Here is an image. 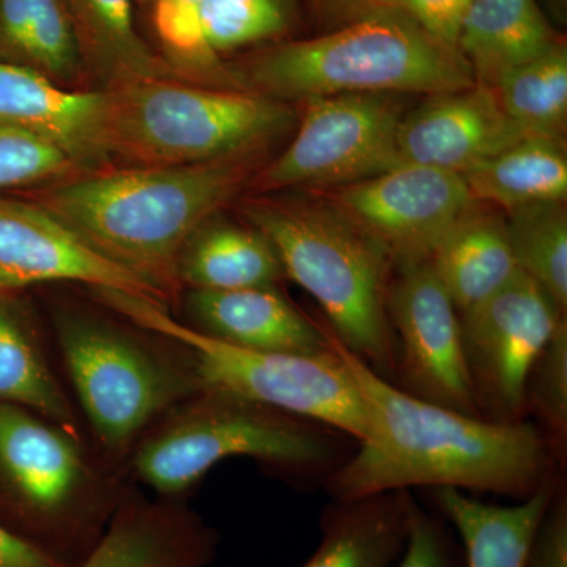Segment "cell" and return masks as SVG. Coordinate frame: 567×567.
I'll list each match as a JSON object with an SVG mask.
<instances>
[{
	"label": "cell",
	"mask_w": 567,
	"mask_h": 567,
	"mask_svg": "<svg viewBox=\"0 0 567 567\" xmlns=\"http://www.w3.org/2000/svg\"><path fill=\"white\" fill-rule=\"evenodd\" d=\"M374 413L377 440L330 477L334 499H357L412 487H451L524 499L550 477L557 451L527 421L499 423L424 401L377 374L328 328Z\"/></svg>",
	"instance_id": "1"
},
{
	"label": "cell",
	"mask_w": 567,
	"mask_h": 567,
	"mask_svg": "<svg viewBox=\"0 0 567 567\" xmlns=\"http://www.w3.org/2000/svg\"><path fill=\"white\" fill-rule=\"evenodd\" d=\"M265 152L173 167L111 166L52 182L37 196L112 262L155 287H178L177 259L197 227L249 188Z\"/></svg>",
	"instance_id": "2"
},
{
	"label": "cell",
	"mask_w": 567,
	"mask_h": 567,
	"mask_svg": "<svg viewBox=\"0 0 567 567\" xmlns=\"http://www.w3.org/2000/svg\"><path fill=\"white\" fill-rule=\"evenodd\" d=\"M245 91L281 102L334 95H440L476 84L461 52L395 10L374 9L316 39L233 65Z\"/></svg>",
	"instance_id": "3"
},
{
	"label": "cell",
	"mask_w": 567,
	"mask_h": 567,
	"mask_svg": "<svg viewBox=\"0 0 567 567\" xmlns=\"http://www.w3.org/2000/svg\"><path fill=\"white\" fill-rule=\"evenodd\" d=\"M240 213L274 246L284 275L320 305L338 341L377 374L393 377L398 353L386 305L393 260L385 248L322 196L259 194Z\"/></svg>",
	"instance_id": "4"
},
{
	"label": "cell",
	"mask_w": 567,
	"mask_h": 567,
	"mask_svg": "<svg viewBox=\"0 0 567 567\" xmlns=\"http://www.w3.org/2000/svg\"><path fill=\"white\" fill-rule=\"evenodd\" d=\"M93 292L130 322L183 347L196 390L324 425L353 436L360 445L375 443L374 413L331 342L322 353L257 352L178 322L163 301L147 295Z\"/></svg>",
	"instance_id": "5"
},
{
	"label": "cell",
	"mask_w": 567,
	"mask_h": 567,
	"mask_svg": "<svg viewBox=\"0 0 567 567\" xmlns=\"http://www.w3.org/2000/svg\"><path fill=\"white\" fill-rule=\"evenodd\" d=\"M112 166H192L265 152L289 132V103L241 89L147 80L107 89Z\"/></svg>",
	"instance_id": "6"
},
{
	"label": "cell",
	"mask_w": 567,
	"mask_h": 567,
	"mask_svg": "<svg viewBox=\"0 0 567 567\" xmlns=\"http://www.w3.org/2000/svg\"><path fill=\"white\" fill-rule=\"evenodd\" d=\"M336 451L333 432L320 424L204 393L199 402L145 440L134 457V470L159 494L177 495L226 458L252 457L308 468L333 461Z\"/></svg>",
	"instance_id": "7"
},
{
	"label": "cell",
	"mask_w": 567,
	"mask_h": 567,
	"mask_svg": "<svg viewBox=\"0 0 567 567\" xmlns=\"http://www.w3.org/2000/svg\"><path fill=\"white\" fill-rule=\"evenodd\" d=\"M399 95H334L305 100L292 142L264 164L249 188L257 194L287 189H333L399 166Z\"/></svg>",
	"instance_id": "8"
},
{
	"label": "cell",
	"mask_w": 567,
	"mask_h": 567,
	"mask_svg": "<svg viewBox=\"0 0 567 567\" xmlns=\"http://www.w3.org/2000/svg\"><path fill=\"white\" fill-rule=\"evenodd\" d=\"M58 339L82 409L112 450L130 445L193 386L132 336L91 316L59 317Z\"/></svg>",
	"instance_id": "9"
},
{
	"label": "cell",
	"mask_w": 567,
	"mask_h": 567,
	"mask_svg": "<svg viewBox=\"0 0 567 567\" xmlns=\"http://www.w3.org/2000/svg\"><path fill=\"white\" fill-rule=\"evenodd\" d=\"M565 317L522 271L461 315L465 363L481 416L499 423L524 420L529 371Z\"/></svg>",
	"instance_id": "10"
},
{
	"label": "cell",
	"mask_w": 567,
	"mask_h": 567,
	"mask_svg": "<svg viewBox=\"0 0 567 567\" xmlns=\"http://www.w3.org/2000/svg\"><path fill=\"white\" fill-rule=\"evenodd\" d=\"M323 197L379 241L393 265L427 260L447 230L477 205L461 174L420 164L324 189Z\"/></svg>",
	"instance_id": "11"
},
{
	"label": "cell",
	"mask_w": 567,
	"mask_h": 567,
	"mask_svg": "<svg viewBox=\"0 0 567 567\" xmlns=\"http://www.w3.org/2000/svg\"><path fill=\"white\" fill-rule=\"evenodd\" d=\"M388 319L399 339L398 368L406 393L481 416L462 346L461 315L427 260L395 265ZM484 417V416H483Z\"/></svg>",
	"instance_id": "12"
},
{
	"label": "cell",
	"mask_w": 567,
	"mask_h": 567,
	"mask_svg": "<svg viewBox=\"0 0 567 567\" xmlns=\"http://www.w3.org/2000/svg\"><path fill=\"white\" fill-rule=\"evenodd\" d=\"M61 281L147 295L164 303L155 287L96 251L43 205L0 199V293Z\"/></svg>",
	"instance_id": "13"
},
{
	"label": "cell",
	"mask_w": 567,
	"mask_h": 567,
	"mask_svg": "<svg viewBox=\"0 0 567 567\" xmlns=\"http://www.w3.org/2000/svg\"><path fill=\"white\" fill-rule=\"evenodd\" d=\"M528 134L499 106L494 91L473 84L464 91L429 96L399 126L401 164L465 173Z\"/></svg>",
	"instance_id": "14"
},
{
	"label": "cell",
	"mask_w": 567,
	"mask_h": 567,
	"mask_svg": "<svg viewBox=\"0 0 567 567\" xmlns=\"http://www.w3.org/2000/svg\"><path fill=\"white\" fill-rule=\"evenodd\" d=\"M0 470L51 535L74 532L85 465L73 435L24 406L0 402Z\"/></svg>",
	"instance_id": "15"
},
{
	"label": "cell",
	"mask_w": 567,
	"mask_h": 567,
	"mask_svg": "<svg viewBox=\"0 0 567 567\" xmlns=\"http://www.w3.org/2000/svg\"><path fill=\"white\" fill-rule=\"evenodd\" d=\"M107 89L63 87L22 66L0 63V122L61 148L80 173L111 167Z\"/></svg>",
	"instance_id": "16"
},
{
	"label": "cell",
	"mask_w": 567,
	"mask_h": 567,
	"mask_svg": "<svg viewBox=\"0 0 567 567\" xmlns=\"http://www.w3.org/2000/svg\"><path fill=\"white\" fill-rule=\"evenodd\" d=\"M186 312L189 327L241 349L282 353L331 349L327 328L301 315L276 286L189 290Z\"/></svg>",
	"instance_id": "17"
},
{
	"label": "cell",
	"mask_w": 567,
	"mask_h": 567,
	"mask_svg": "<svg viewBox=\"0 0 567 567\" xmlns=\"http://www.w3.org/2000/svg\"><path fill=\"white\" fill-rule=\"evenodd\" d=\"M215 547V535L189 514L126 505L76 567H205Z\"/></svg>",
	"instance_id": "18"
},
{
	"label": "cell",
	"mask_w": 567,
	"mask_h": 567,
	"mask_svg": "<svg viewBox=\"0 0 567 567\" xmlns=\"http://www.w3.org/2000/svg\"><path fill=\"white\" fill-rule=\"evenodd\" d=\"M558 41L537 0H470L457 51L476 84L492 89L506 71L539 58Z\"/></svg>",
	"instance_id": "19"
},
{
	"label": "cell",
	"mask_w": 567,
	"mask_h": 567,
	"mask_svg": "<svg viewBox=\"0 0 567 567\" xmlns=\"http://www.w3.org/2000/svg\"><path fill=\"white\" fill-rule=\"evenodd\" d=\"M409 491L334 499L320 518L322 539L301 567H394L409 529Z\"/></svg>",
	"instance_id": "20"
},
{
	"label": "cell",
	"mask_w": 567,
	"mask_h": 567,
	"mask_svg": "<svg viewBox=\"0 0 567 567\" xmlns=\"http://www.w3.org/2000/svg\"><path fill=\"white\" fill-rule=\"evenodd\" d=\"M427 262L458 315L484 303L520 271L506 219L477 205L447 230Z\"/></svg>",
	"instance_id": "21"
},
{
	"label": "cell",
	"mask_w": 567,
	"mask_h": 567,
	"mask_svg": "<svg viewBox=\"0 0 567 567\" xmlns=\"http://www.w3.org/2000/svg\"><path fill=\"white\" fill-rule=\"evenodd\" d=\"M551 477L522 503L496 506L458 488H435V503L465 550V567H525L540 518L555 494Z\"/></svg>",
	"instance_id": "22"
},
{
	"label": "cell",
	"mask_w": 567,
	"mask_h": 567,
	"mask_svg": "<svg viewBox=\"0 0 567 567\" xmlns=\"http://www.w3.org/2000/svg\"><path fill=\"white\" fill-rule=\"evenodd\" d=\"M284 276L281 260L262 233L216 215L194 230L177 259L178 286L189 290L276 286Z\"/></svg>",
	"instance_id": "23"
},
{
	"label": "cell",
	"mask_w": 567,
	"mask_h": 567,
	"mask_svg": "<svg viewBox=\"0 0 567 567\" xmlns=\"http://www.w3.org/2000/svg\"><path fill=\"white\" fill-rule=\"evenodd\" d=\"M85 71L102 89L136 81H182L152 50L134 22L133 0H65Z\"/></svg>",
	"instance_id": "24"
},
{
	"label": "cell",
	"mask_w": 567,
	"mask_h": 567,
	"mask_svg": "<svg viewBox=\"0 0 567 567\" xmlns=\"http://www.w3.org/2000/svg\"><path fill=\"white\" fill-rule=\"evenodd\" d=\"M0 63L76 89L87 71L65 0H0Z\"/></svg>",
	"instance_id": "25"
},
{
	"label": "cell",
	"mask_w": 567,
	"mask_h": 567,
	"mask_svg": "<svg viewBox=\"0 0 567 567\" xmlns=\"http://www.w3.org/2000/svg\"><path fill=\"white\" fill-rule=\"evenodd\" d=\"M461 175L477 203L507 213L529 205L566 203L565 141L528 136Z\"/></svg>",
	"instance_id": "26"
},
{
	"label": "cell",
	"mask_w": 567,
	"mask_h": 567,
	"mask_svg": "<svg viewBox=\"0 0 567 567\" xmlns=\"http://www.w3.org/2000/svg\"><path fill=\"white\" fill-rule=\"evenodd\" d=\"M494 91L507 117L528 136L565 141L567 128V48H554L524 65L506 71Z\"/></svg>",
	"instance_id": "27"
},
{
	"label": "cell",
	"mask_w": 567,
	"mask_h": 567,
	"mask_svg": "<svg viewBox=\"0 0 567 567\" xmlns=\"http://www.w3.org/2000/svg\"><path fill=\"white\" fill-rule=\"evenodd\" d=\"M0 402L31 409L74 435L73 410L35 342L17 315L0 300Z\"/></svg>",
	"instance_id": "28"
},
{
	"label": "cell",
	"mask_w": 567,
	"mask_h": 567,
	"mask_svg": "<svg viewBox=\"0 0 567 567\" xmlns=\"http://www.w3.org/2000/svg\"><path fill=\"white\" fill-rule=\"evenodd\" d=\"M507 237L514 259L548 295L558 311H567V213L565 203L529 205L507 213Z\"/></svg>",
	"instance_id": "29"
},
{
	"label": "cell",
	"mask_w": 567,
	"mask_h": 567,
	"mask_svg": "<svg viewBox=\"0 0 567 567\" xmlns=\"http://www.w3.org/2000/svg\"><path fill=\"white\" fill-rule=\"evenodd\" d=\"M152 2L158 54L182 81L212 87L241 89L233 65L213 52L205 39L204 0Z\"/></svg>",
	"instance_id": "30"
},
{
	"label": "cell",
	"mask_w": 567,
	"mask_h": 567,
	"mask_svg": "<svg viewBox=\"0 0 567 567\" xmlns=\"http://www.w3.org/2000/svg\"><path fill=\"white\" fill-rule=\"evenodd\" d=\"M297 17V0H204L205 39L223 54L286 35Z\"/></svg>",
	"instance_id": "31"
},
{
	"label": "cell",
	"mask_w": 567,
	"mask_h": 567,
	"mask_svg": "<svg viewBox=\"0 0 567 567\" xmlns=\"http://www.w3.org/2000/svg\"><path fill=\"white\" fill-rule=\"evenodd\" d=\"M527 409L546 424V435L557 453L567 436V319H561L532 365L525 388Z\"/></svg>",
	"instance_id": "32"
},
{
	"label": "cell",
	"mask_w": 567,
	"mask_h": 567,
	"mask_svg": "<svg viewBox=\"0 0 567 567\" xmlns=\"http://www.w3.org/2000/svg\"><path fill=\"white\" fill-rule=\"evenodd\" d=\"M76 174L80 169L61 148L0 122V189L59 182Z\"/></svg>",
	"instance_id": "33"
},
{
	"label": "cell",
	"mask_w": 567,
	"mask_h": 567,
	"mask_svg": "<svg viewBox=\"0 0 567 567\" xmlns=\"http://www.w3.org/2000/svg\"><path fill=\"white\" fill-rule=\"evenodd\" d=\"M395 567H457L446 528L442 522L425 513L413 498L409 503L404 551Z\"/></svg>",
	"instance_id": "34"
},
{
	"label": "cell",
	"mask_w": 567,
	"mask_h": 567,
	"mask_svg": "<svg viewBox=\"0 0 567 567\" xmlns=\"http://www.w3.org/2000/svg\"><path fill=\"white\" fill-rule=\"evenodd\" d=\"M468 2L470 0H371L369 10L399 11L436 40L457 50L458 28Z\"/></svg>",
	"instance_id": "35"
},
{
	"label": "cell",
	"mask_w": 567,
	"mask_h": 567,
	"mask_svg": "<svg viewBox=\"0 0 567 567\" xmlns=\"http://www.w3.org/2000/svg\"><path fill=\"white\" fill-rule=\"evenodd\" d=\"M525 567H567V496L557 486L540 518Z\"/></svg>",
	"instance_id": "36"
},
{
	"label": "cell",
	"mask_w": 567,
	"mask_h": 567,
	"mask_svg": "<svg viewBox=\"0 0 567 567\" xmlns=\"http://www.w3.org/2000/svg\"><path fill=\"white\" fill-rule=\"evenodd\" d=\"M0 567H71L28 537L0 525Z\"/></svg>",
	"instance_id": "37"
},
{
	"label": "cell",
	"mask_w": 567,
	"mask_h": 567,
	"mask_svg": "<svg viewBox=\"0 0 567 567\" xmlns=\"http://www.w3.org/2000/svg\"><path fill=\"white\" fill-rule=\"evenodd\" d=\"M317 18L327 28H339L369 10L371 0H311Z\"/></svg>",
	"instance_id": "38"
},
{
	"label": "cell",
	"mask_w": 567,
	"mask_h": 567,
	"mask_svg": "<svg viewBox=\"0 0 567 567\" xmlns=\"http://www.w3.org/2000/svg\"><path fill=\"white\" fill-rule=\"evenodd\" d=\"M540 9H543L546 17H550L551 20L558 22V24H565L567 18V0H537Z\"/></svg>",
	"instance_id": "39"
},
{
	"label": "cell",
	"mask_w": 567,
	"mask_h": 567,
	"mask_svg": "<svg viewBox=\"0 0 567 567\" xmlns=\"http://www.w3.org/2000/svg\"><path fill=\"white\" fill-rule=\"evenodd\" d=\"M137 2H140V3H147V2H152V0H137Z\"/></svg>",
	"instance_id": "40"
}]
</instances>
